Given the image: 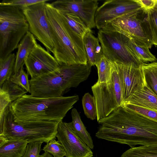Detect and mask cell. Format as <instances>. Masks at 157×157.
I'll list each match as a JSON object with an SVG mask.
<instances>
[{"instance_id": "cell-9", "label": "cell", "mask_w": 157, "mask_h": 157, "mask_svg": "<svg viewBox=\"0 0 157 157\" xmlns=\"http://www.w3.org/2000/svg\"><path fill=\"white\" fill-rule=\"evenodd\" d=\"M98 38L103 56L112 62L141 66L143 63L129 51L124 41L123 34L103 29L98 31Z\"/></svg>"}, {"instance_id": "cell-6", "label": "cell", "mask_w": 157, "mask_h": 157, "mask_svg": "<svg viewBox=\"0 0 157 157\" xmlns=\"http://www.w3.org/2000/svg\"><path fill=\"white\" fill-rule=\"evenodd\" d=\"M29 25L22 11L11 6H0V59L12 53L26 34Z\"/></svg>"}, {"instance_id": "cell-29", "label": "cell", "mask_w": 157, "mask_h": 157, "mask_svg": "<svg viewBox=\"0 0 157 157\" xmlns=\"http://www.w3.org/2000/svg\"><path fill=\"white\" fill-rule=\"evenodd\" d=\"M146 12V20L153 45L157 46V5Z\"/></svg>"}, {"instance_id": "cell-5", "label": "cell", "mask_w": 157, "mask_h": 157, "mask_svg": "<svg viewBox=\"0 0 157 157\" xmlns=\"http://www.w3.org/2000/svg\"><path fill=\"white\" fill-rule=\"evenodd\" d=\"M59 122L44 120L26 121L13 114L10 104L5 109L0 134L10 139H19L28 143H48L56 139Z\"/></svg>"}, {"instance_id": "cell-2", "label": "cell", "mask_w": 157, "mask_h": 157, "mask_svg": "<svg viewBox=\"0 0 157 157\" xmlns=\"http://www.w3.org/2000/svg\"><path fill=\"white\" fill-rule=\"evenodd\" d=\"M46 7L54 45L52 53L59 64H87L83 38L72 30L51 3L46 2Z\"/></svg>"}, {"instance_id": "cell-15", "label": "cell", "mask_w": 157, "mask_h": 157, "mask_svg": "<svg viewBox=\"0 0 157 157\" xmlns=\"http://www.w3.org/2000/svg\"><path fill=\"white\" fill-rule=\"evenodd\" d=\"M112 62L120 79L124 101L134 92L146 85L144 74L141 66L117 62Z\"/></svg>"}, {"instance_id": "cell-28", "label": "cell", "mask_w": 157, "mask_h": 157, "mask_svg": "<svg viewBox=\"0 0 157 157\" xmlns=\"http://www.w3.org/2000/svg\"><path fill=\"white\" fill-rule=\"evenodd\" d=\"M82 105L85 114L88 118L94 120L97 118V109L93 96L86 93L82 99Z\"/></svg>"}, {"instance_id": "cell-19", "label": "cell", "mask_w": 157, "mask_h": 157, "mask_svg": "<svg viewBox=\"0 0 157 157\" xmlns=\"http://www.w3.org/2000/svg\"><path fill=\"white\" fill-rule=\"evenodd\" d=\"M28 143L19 139H10L0 134V157H21Z\"/></svg>"}, {"instance_id": "cell-7", "label": "cell", "mask_w": 157, "mask_h": 157, "mask_svg": "<svg viewBox=\"0 0 157 157\" xmlns=\"http://www.w3.org/2000/svg\"><path fill=\"white\" fill-rule=\"evenodd\" d=\"M111 62L112 75L110 80L103 83L97 81L91 87L96 105L98 122L121 106L124 101L122 89L118 74Z\"/></svg>"}, {"instance_id": "cell-11", "label": "cell", "mask_w": 157, "mask_h": 157, "mask_svg": "<svg viewBox=\"0 0 157 157\" xmlns=\"http://www.w3.org/2000/svg\"><path fill=\"white\" fill-rule=\"evenodd\" d=\"M141 9L134 0H108L97 9L95 16L96 28H105L115 19Z\"/></svg>"}, {"instance_id": "cell-18", "label": "cell", "mask_w": 157, "mask_h": 157, "mask_svg": "<svg viewBox=\"0 0 157 157\" xmlns=\"http://www.w3.org/2000/svg\"><path fill=\"white\" fill-rule=\"evenodd\" d=\"M36 39L34 35L29 31L20 42L16 52L13 74L17 73L23 67L25 60L38 44Z\"/></svg>"}, {"instance_id": "cell-31", "label": "cell", "mask_w": 157, "mask_h": 157, "mask_svg": "<svg viewBox=\"0 0 157 157\" xmlns=\"http://www.w3.org/2000/svg\"><path fill=\"white\" fill-rule=\"evenodd\" d=\"M42 150L51 154L53 157H63L66 155L63 145L55 139L52 140L47 143Z\"/></svg>"}, {"instance_id": "cell-1", "label": "cell", "mask_w": 157, "mask_h": 157, "mask_svg": "<svg viewBox=\"0 0 157 157\" xmlns=\"http://www.w3.org/2000/svg\"><path fill=\"white\" fill-rule=\"evenodd\" d=\"M95 136L100 139L125 144H157V122L121 106L98 122Z\"/></svg>"}, {"instance_id": "cell-20", "label": "cell", "mask_w": 157, "mask_h": 157, "mask_svg": "<svg viewBox=\"0 0 157 157\" xmlns=\"http://www.w3.org/2000/svg\"><path fill=\"white\" fill-rule=\"evenodd\" d=\"M83 40L88 62L92 66H96L103 56L99 40L94 36L91 29L85 34Z\"/></svg>"}, {"instance_id": "cell-33", "label": "cell", "mask_w": 157, "mask_h": 157, "mask_svg": "<svg viewBox=\"0 0 157 157\" xmlns=\"http://www.w3.org/2000/svg\"><path fill=\"white\" fill-rule=\"evenodd\" d=\"M48 0H3L0 3V6H9L17 8L22 11L28 7Z\"/></svg>"}, {"instance_id": "cell-32", "label": "cell", "mask_w": 157, "mask_h": 157, "mask_svg": "<svg viewBox=\"0 0 157 157\" xmlns=\"http://www.w3.org/2000/svg\"><path fill=\"white\" fill-rule=\"evenodd\" d=\"M122 105L129 110L157 122V111L129 104H123Z\"/></svg>"}, {"instance_id": "cell-25", "label": "cell", "mask_w": 157, "mask_h": 157, "mask_svg": "<svg viewBox=\"0 0 157 157\" xmlns=\"http://www.w3.org/2000/svg\"><path fill=\"white\" fill-rule=\"evenodd\" d=\"M141 67L146 84L157 94V62L144 63Z\"/></svg>"}, {"instance_id": "cell-34", "label": "cell", "mask_w": 157, "mask_h": 157, "mask_svg": "<svg viewBox=\"0 0 157 157\" xmlns=\"http://www.w3.org/2000/svg\"><path fill=\"white\" fill-rule=\"evenodd\" d=\"M43 143L41 141L28 143L25 153L21 157H39Z\"/></svg>"}, {"instance_id": "cell-27", "label": "cell", "mask_w": 157, "mask_h": 157, "mask_svg": "<svg viewBox=\"0 0 157 157\" xmlns=\"http://www.w3.org/2000/svg\"><path fill=\"white\" fill-rule=\"evenodd\" d=\"M98 72V79L100 83L109 81L112 75V67L111 62L104 56L96 65Z\"/></svg>"}, {"instance_id": "cell-17", "label": "cell", "mask_w": 157, "mask_h": 157, "mask_svg": "<svg viewBox=\"0 0 157 157\" xmlns=\"http://www.w3.org/2000/svg\"><path fill=\"white\" fill-rule=\"evenodd\" d=\"M123 104L135 105L157 111V94L146 84L132 94Z\"/></svg>"}, {"instance_id": "cell-36", "label": "cell", "mask_w": 157, "mask_h": 157, "mask_svg": "<svg viewBox=\"0 0 157 157\" xmlns=\"http://www.w3.org/2000/svg\"><path fill=\"white\" fill-rule=\"evenodd\" d=\"M39 157H53V156L49 153L45 152L42 154L40 155Z\"/></svg>"}, {"instance_id": "cell-24", "label": "cell", "mask_w": 157, "mask_h": 157, "mask_svg": "<svg viewBox=\"0 0 157 157\" xmlns=\"http://www.w3.org/2000/svg\"><path fill=\"white\" fill-rule=\"evenodd\" d=\"M121 157H157V144L131 147Z\"/></svg>"}, {"instance_id": "cell-22", "label": "cell", "mask_w": 157, "mask_h": 157, "mask_svg": "<svg viewBox=\"0 0 157 157\" xmlns=\"http://www.w3.org/2000/svg\"><path fill=\"white\" fill-rule=\"evenodd\" d=\"M72 121L68 123L69 125L76 135L91 149H94V145L90 134L81 120L80 114L75 108L71 111Z\"/></svg>"}, {"instance_id": "cell-4", "label": "cell", "mask_w": 157, "mask_h": 157, "mask_svg": "<svg viewBox=\"0 0 157 157\" xmlns=\"http://www.w3.org/2000/svg\"><path fill=\"white\" fill-rule=\"evenodd\" d=\"M78 100L77 95L42 98L25 94L10 104L13 114L21 120L60 122Z\"/></svg>"}, {"instance_id": "cell-10", "label": "cell", "mask_w": 157, "mask_h": 157, "mask_svg": "<svg viewBox=\"0 0 157 157\" xmlns=\"http://www.w3.org/2000/svg\"><path fill=\"white\" fill-rule=\"evenodd\" d=\"M46 2L32 5L22 12L28 24L29 31L43 44L47 50L52 53L54 45L46 9Z\"/></svg>"}, {"instance_id": "cell-26", "label": "cell", "mask_w": 157, "mask_h": 157, "mask_svg": "<svg viewBox=\"0 0 157 157\" xmlns=\"http://www.w3.org/2000/svg\"><path fill=\"white\" fill-rule=\"evenodd\" d=\"M16 55L12 53L3 59H0V86L13 74Z\"/></svg>"}, {"instance_id": "cell-3", "label": "cell", "mask_w": 157, "mask_h": 157, "mask_svg": "<svg viewBox=\"0 0 157 157\" xmlns=\"http://www.w3.org/2000/svg\"><path fill=\"white\" fill-rule=\"evenodd\" d=\"M92 66L85 64H62L52 72L29 80L30 95L42 98L63 96L66 90L77 87L89 76Z\"/></svg>"}, {"instance_id": "cell-12", "label": "cell", "mask_w": 157, "mask_h": 157, "mask_svg": "<svg viewBox=\"0 0 157 157\" xmlns=\"http://www.w3.org/2000/svg\"><path fill=\"white\" fill-rule=\"evenodd\" d=\"M51 4L60 12L77 15L90 29L96 27L95 16L98 8V1L58 0Z\"/></svg>"}, {"instance_id": "cell-21", "label": "cell", "mask_w": 157, "mask_h": 157, "mask_svg": "<svg viewBox=\"0 0 157 157\" xmlns=\"http://www.w3.org/2000/svg\"><path fill=\"white\" fill-rule=\"evenodd\" d=\"M123 35L125 45L133 55L140 62L144 63L149 62H155L157 61V58L150 52L147 47L137 42L123 34Z\"/></svg>"}, {"instance_id": "cell-13", "label": "cell", "mask_w": 157, "mask_h": 157, "mask_svg": "<svg viewBox=\"0 0 157 157\" xmlns=\"http://www.w3.org/2000/svg\"><path fill=\"white\" fill-rule=\"evenodd\" d=\"M56 137L64 148L66 157H93L92 149L76 135L68 123L59 122Z\"/></svg>"}, {"instance_id": "cell-23", "label": "cell", "mask_w": 157, "mask_h": 157, "mask_svg": "<svg viewBox=\"0 0 157 157\" xmlns=\"http://www.w3.org/2000/svg\"><path fill=\"white\" fill-rule=\"evenodd\" d=\"M59 11L61 17L69 26L76 33L83 38L85 34L91 30L77 15L71 13Z\"/></svg>"}, {"instance_id": "cell-30", "label": "cell", "mask_w": 157, "mask_h": 157, "mask_svg": "<svg viewBox=\"0 0 157 157\" xmlns=\"http://www.w3.org/2000/svg\"><path fill=\"white\" fill-rule=\"evenodd\" d=\"M28 75L24 70L23 67H22L17 73L13 74L10 79L11 82L30 93V86Z\"/></svg>"}, {"instance_id": "cell-16", "label": "cell", "mask_w": 157, "mask_h": 157, "mask_svg": "<svg viewBox=\"0 0 157 157\" xmlns=\"http://www.w3.org/2000/svg\"><path fill=\"white\" fill-rule=\"evenodd\" d=\"M28 92L17 85L6 80L0 86V129L6 109L10 104Z\"/></svg>"}, {"instance_id": "cell-35", "label": "cell", "mask_w": 157, "mask_h": 157, "mask_svg": "<svg viewBox=\"0 0 157 157\" xmlns=\"http://www.w3.org/2000/svg\"><path fill=\"white\" fill-rule=\"evenodd\" d=\"M145 11L153 8L157 5V0H134Z\"/></svg>"}, {"instance_id": "cell-8", "label": "cell", "mask_w": 157, "mask_h": 157, "mask_svg": "<svg viewBox=\"0 0 157 157\" xmlns=\"http://www.w3.org/2000/svg\"><path fill=\"white\" fill-rule=\"evenodd\" d=\"M146 17V12L141 8L115 19L102 29L122 33L150 48L153 44Z\"/></svg>"}, {"instance_id": "cell-14", "label": "cell", "mask_w": 157, "mask_h": 157, "mask_svg": "<svg viewBox=\"0 0 157 157\" xmlns=\"http://www.w3.org/2000/svg\"><path fill=\"white\" fill-rule=\"evenodd\" d=\"M25 64L31 78L53 71L59 66L54 56L39 44L31 52Z\"/></svg>"}]
</instances>
